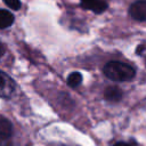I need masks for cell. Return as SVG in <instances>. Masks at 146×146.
I'll list each match as a JSON object with an SVG mask.
<instances>
[{"mask_svg":"<svg viewBox=\"0 0 146 146\" xmlns=\"http://www.w3.org/2000/svg\"><path fill=\"white\" fill-rule=\"evenodd\" d=\"M3 2L11 9L17 10L21 8V1L19 0H3Z\"/></svg>","mask_w":146,"mask_h":146,"instance_id":"cell-9","label":"cell"},{"mask_svg":"<svg viewBox=\"0 0 146 146\" xmlns=\"http://www.w3.org/2000/svg\"><path fill=\"white\" fill-rule=\"evenodd\" d=\"M14 15L5 9H0V29H6L13 25L14 23Z\"/></svg>","mask_w":146,"mask_h":146,"instance_id":"cell-7","label":"cell"},{"mask_svg":"<svg viewBox=\"0 0 146 146\" xmlns=\"http://www.w3.org/2000/svg\"><path fill=\"white\" fill-rule=\"evenodd\" d=\"M3 55V48H2V46H1V43H0V57Z\"/></svg>","mask_w":146,"mask_h":146,"instance_id":"cell-11","label":"cell"},{"mask_svg":"<svg viewBox=\"0 0 146 146\" xmlns=\"http://www.w3.org/2000/svg\"><path fill=\"white\" fill-rule=\"evenodd\" d=\"M82 82V75L79 72H72L68 76H67V84L72 88L78 87L80 83Z\"/></svg>","mask_w":146,"mask_h":146,"instance_id":"cell-8","label":"cell"},{"mask_svg":"<svg viewBox=\"0 0 146 146\" xmlns=\"http://www.w3.org/2000/svg\"><path fill=\"white\" fill-rule=\"evenodd\" d=\"M129 14L138 22L146 21V0H138L133 2L129 8Z\"/></svg>","mask_w":146,"mask_h":146,"instance_id":"cell-3","label":"cell"},{"mask_svg":"<svg viewBox=\"0 0 146 146\" xmlns=\"http://www.w3.org/2000/svg\"><path fill=\"white\" fill-rule=\"evenodd\" d=\"M113 146H136V145H132V144H128V143H122V141H120V143L114 144Z\"/></svg>","mask_w":146,"mask_h":146,"instance_id":"cell-10","label":"cell"},{"mask_svg":"<svg viewBox=\"0 0 146 146\" xmlns=\"http://www.w3.org/2000/svg\"><path fill=\"white\" fill-rule=\"evenodd\" d=\"M82 8L91 10L95 14H102L107 9V2L105 0H80Z\"/></svg>","mask_w":146,"mask_h":146,"instance_id":"cell-4","label":"cell"},{"mask_svg":"<svg viewBox=\"0 0 146 146\" xmlns=\"http://www.w3.org/2000/svg\"><path fill=\"white\" fill-rule=\"evenodd\" d=\"M0 146H11V145H9V144H7V143H1Z\"/></svg>","mask_w":146,"mask_h":146,"instance_id":"cell-12","label":"cell"},{"mask_svg":"<svg viewBox=\"0 0 146 146\" xmlns=\"http://www.w3.org/2000/svg\"><path fill=\"white\" fill-rule=\"evenodd\" d=\"M104 97L108 102L116 103V102H119L122 98V90L120 88L115 87V86L107 87L105 89V91H104Z\"/></svg>","mask_w":146,"mask_h":146,"instance_id":"cell-5","label":"cell"},{"mask_svg":"<svg viewBox=\"0 0 146 146\" xmlns=\"http://www.w3.org/2000/svg\"><path fill=\"white\" fill-rule=\"evenodd\" d=\"M14 91H15V82L8 74L0 71V97L9 98L14 94Z\"/></svg>","mask_w":146,"mask_h":146,"instance_id":"cell-2","label":"cell"},{"mask_svg":"<svg viewBox=\"0 0 146 146\" xmlns=\"http://www.w3.org/2000/svg\"><path fill=\"white\" fill-rule=\"evenodd\" d=\"M13 132V125L10 123L9 120H7L6 117L0 116V139H7L11 136Z\"/></svg>","mask_w":146,"mask_h":146,"instance_id":"cell-6","label":"cell"},{"mask_svg":"<svg viewBox=\"0 0 146 146\" xmlns=\"http://www.w3.org/2000/svg\"><path fill=\"white\" fill-rule=\"evenodd\" d=\"M104 74L108 79H111L113 81L121 82V81L131 80L135 76L136 71L129 64H125V63H122V62L112 60V62H108L104 66Z\"/></svg>","mask_w":146,"mask_h":146,"instance_id":"cell-1","label":"cell"}]
</instances>
